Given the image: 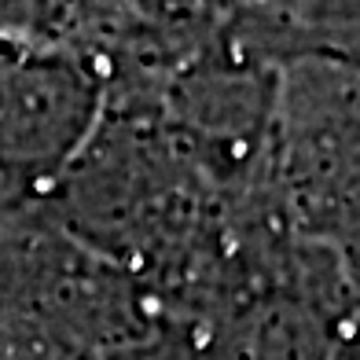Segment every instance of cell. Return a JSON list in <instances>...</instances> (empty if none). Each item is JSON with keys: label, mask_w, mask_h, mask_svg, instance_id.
<instances>
[{"label": "cell", "mask_w": 360, "mask_h": 360, "mask_svg": "<svg viewBox=\"0 0 360 360\" xmlns=\"http://www.w3.org/2000/svg\"><path fill=\"white\" fill-rule=\"evenodd\" d=\"M103 70L48 44L0 41V221L34 214L92 133Z\"/></svg>", "instance_id": "obj_1"}, {"label": "cell", "mask_w": 360, "mask_h": 360, "mask_svg": "<svg viewBox=\"0 0 360 360\" xmlns=\"http://www.w3.org/2000/svg\"><path fill=\"white\" fill-rule=\"evenodd\" d=\"M287 221L298 239L320 247L349 276H360V151L313 199L294 206Z\"/></svg>", "instance_id": "obj_2"}]
</instances>
